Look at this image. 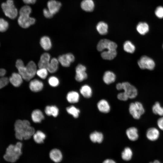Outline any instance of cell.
I'll return each mask as SVG.
<instances>
[{
    "instance_id": "6da1fadb",
    "label": "cell",
    "mask_w": 163,
    "mask_h": 163,
    "mask_svg": "<svg viewBox=\"0 0 163 163\" xmlns=\"http://www.w3.org/2000/svg\"><path fill=\"white\" fill-rule=\"evenodd\" d=\"M15 136L19 140L30 139L35 133L34 128L27 120H18L14 125Z\"/></svg>"
},
{
    "instance_id": "7a4b0ae2",
    "label": "cell",
    "mask_w": 163,
    "mask_h": 163,
    "mask_svg": "<svg viewBox=\"0 0 163 163\" xmlns=\"http://www.w3.org/2000/svg\"><path fill=\"white\" fill-rule=\"evenodd\" d=\"M22 144L18 142L15 145H10L7 148L4 158L11 162H16L22 154Z\"/></svg>"
},
{
    "instance_id": "3957f363",
    "label": "cell",
    "mask_w": 163,
    "mask_h": 163,
    "mask_svg": "<svg viewBox=\"0 0 163 163\" xmlns=\"http://www.w3.org/2000/svg\"><path fill=\"white\" fill-rule=\"evenodd\" d=\"M1 7L5 15L11 19L15 18L18 14V11L15 7L13 0H7L1 5Z\"/></svg>"
},
{
    "instance_id": "277c9868",
    "label": "cell",
    "mask_w": 163,
    "mask_h": 163,
    "mask_svg": "<svg viewBox=\"0 0 163 163\" xmlns=\"http://www.w3.org/2000/svg\"><path fill=\"white\" fill-rule=\"evenodd\" d=\"M116 88L119 90H123L124 92L129 98L133 99L138 94V91L136 87L127 82L118 83L116 85Z\"/></svg>"
},
{
    "instance_id": "5b68a950",
    "label": "cell",
    "mask_w": 163,
    "mask_h": 163,
    "mask_svg": "<svg viewBox=\"0 0 163 163\" xmlns=\"http://www.w3.org/2000/svg\"><path fill=\"white\" fill-rule=\"evenodd\" d=\"M129 111L130 114L135 119H139L145 110L142 104L136 101L130 103L129 107Z\"/></svg>"
},
{
    "instance_id": "8992f818",
    "label": "cell",
    "mask_w": 163,
    "mask_h": 163,
    "mask_svg": "<svg viewBox=\"0 0 163 163\" xmlns=\"http://www.w3.org/2000/svg\"><path fill=\"white\" fill-rule=\"evenodd\" d=\"M117 45L114 42L107 39L101 40L98 43L97 49L98 51L102 52L105 49L116 50Z\"/></svg>"
},
{
    "instance_id": "52a82bcc",
    "label": "cell",
    "mask_w": 163,
    "mask_h": 163,
    "mask_svg": "<svg viewBox=\"0 0 163 163\" xmlns=\"http://www.w3.org/2000/svg\"><path fill=\"white\" fill-rule=\"evenodd\" d=\"M139 67L142 69H147L153 70L155 68V63L151 58L145 56H142L138 62Z\"/></svg>"
},
{
    "instance_id": "ba28073f",
    "label": "cell",
    "mask_w": 163,
    "mask_h": 163,
    "mask_svg": "<svg viewBox=\"0 0 163 163\" xmlns=\"http://www.w3.org/2000/svg\"><path fill=\"white\" fill-rule=\"evenodd\" d=\"M19 26L23 28H27L34 24L35 19L27 15H19L18 20Z\"/></svg>"
},
{
    "instance_id": "9c48e42d",
    "label": "cell",
    "mask_w": 163,
    "mask_h": 163,
    "mask_svg": "<svg viewBox=\"0 0 163 163\" xmlns=\"http://www.w3.org/2000/svg\"><path fill=\"white\" fill-rule=\"evenodd\" d=\"M86 69L85 66L81 64H78L76 67L75 78L77 81L81 82L87 78L88 75L86 72Z\"/></svg>"
},
{
    "instance_id": "30bf717a",
    "label": "cell",
    "mask_w": 163,
    "mask_h": 163,
    "mask_svg": "<svg viewBox=\"0 0 163 163\" xmlns=\"http://www.w3.org/2000/svg\"><path fill=\"white\" fill-rule=\"evenodd\" d=\"M59 62L63 66L69 67L71 63L75 60L74 56L71 53H67L59 56L58 58Z\"/></svg>"
},
{
    "instance_id": "8fae6325",
    "label": "cell",
    "mask_w": 163,
    "mask_h": 163,
    "mask_svg": "<svg viewBox=\"0 0 163 163\" xmlns=\"http://www.w3.org/2000/svg\"><path fill=\"white\" fill-rule=\"evenodd\" d=\"M16 66L18 69V73L22 76L23 79L26 81H29L31 79L27 73L26 66L23 62L21 59H18L16 63Z\"/></svg>"
},
{
    "instance_id": "7c38bea8",
    "label": "cell",
    "mask_w": 163,
    "mask_h": 163,
    "mask_svg": "<svg viewBox=\"0 0 163 163\" xmlns=\"http://www.w3.org/2000/svg\"><path fill=\"white\" fill-rule=\"evenodd\" d=\"M61 4L60 2L55 0H50L47 3L48 9L53 15L59 11Z\"/></svg>"
},
{
    "instance_id": "4fadbf2b",
    "label": "cell",
    "mask_w": 163,
    "mask_h": 163,
    "mask_svg": "<svg viewBox=\"0 0 163 163\" xmlns=\"http://www.w3.org/2000/svg\"><path fill=\"white\" fill-rule=\"evenodd\" d=\"M160 133L159 130L155 127L150 128L147 131L146 136L147 139L151 141L157 140L159 138Z\"/></svg>"
},
{
    "instance_id": "5bb4252c",
    "label": "cell",
    "mask_w": 163,
    "mask_h": 163,
    "mask_svg": "<svg viewBox=\"0 0 163 163\" xmlns=\"http://www.w3.org/2000/svg\"><path fill=\"white\" fill-rule=\"evenodd\" d=\"M23 78L19 73H13L9 79V82L15 87H19L22 83Z\"/></svg>"
},
{
    "instance_id": "9a60e30c",
    "label": "cell",
    "mask_w": 163,
    "mask_h": 163,
    "mask_svg": "<svg viewBox=\"0 0 163 163\" xmlns=\"http://www.w3.org/2000/svg\"><path fill=\"white\" fill-rule=\"evenodd\" d=\"M43 86V82L37 79L31 80L30 82L29 87L30 90L34 92H38L41 91Z\"/></svg>"
},
{
    "instance_id": "2e32d148",
    "label": "cell",
    "mask_w": 163,
    "mask_h": 163,
    "mask_svg": "<svg viewBox=\"0 0 163 163\" xmlns=\"http://www.w3.org/2000/svg\"><path fill=\"white\" fill-rule=\"evenodd\" d=\"M49 156L51 159L56 163L60 162L62 158V155L61 152L57 149H52L50 152Z\"/></svg>"
},
{
    "instance_id": "e0dca14e",
    "label": "cell",
    "mask_w": 163,
    "mask_h": 163,
    "mask_svg": "<svg viewBox=\"0 0 163 163\" xmlns=\"http://www.w3.org/2000/svg\"><path fill=\"white\" fill-rule=\"evenodd\" d=\"M50 56L48 53H44L40 57L38 66L39 68H45L47 69L50 61Z\"/></svg>"
},
{
    "instance_id": "ac0fdd59",
    "label": "cell",
    "mask_w": 163,
    "mask_h": 163,
    "mask_svg": "<svg viewBox=\"0 0 163 163\" xmlns=\"http://www.w3.org/2000/svg\"><path fill=\"white\" fill-rule=\"evenodd\" d=\"M25 66L27 73L31 79L36 74V65L34 61H30Z\"/></svg>"
},
{
    "instance_id": "d6986e66",
    "label": "cell",
    "mask_w": 163,
    "mask_h": 163,
    "mask_svg": "<svg viewBox=\"0 0 163 163\" xmlns=\"http://www.w3.org/2000/svg\"><path fill=\"white\" fill-rule=\"evenodd\" d=\"M97 108L101 112L107 113L110 110V106L108 101L105 99L99 101L97 104Z\"/></svg>"
},
{
    "instance_id": "ffe728a7",
    "label": "cell",
    "mask_w": 163,
    "mask_h": 163,
    "mask_svg": "<svg viewBox=\"0 0 163 163\" xmlns=\"http://www.w3.org/2000/svg\"><path fill=\"white\" fill-rule=\"evenodd\" d=\"M126 134L128 138L132 141L136 140L139 138L138 129L134 127L127 129L126 131Z\"/></svg>"
},
{
    "instance_id": "44dd1931",
    "label": "cell",
    "mask_w": 163,
    "mask_h": 163,
    "mask_svg": "<svg viewBox=\"0 0 163 163\" xmlns=\"http://www.w3.org/2000/svg\"><path fill=\"white\" fill-rule=\"evenodd\" d=\"M82 8L87 12L92 11L94 7V4L92 0H83L81 4Z\"/></svg>"
},
{
    "instance_id": "7402d4cb",
    "label": "cell",
    "mask_w": 163,
    "mask_h": 163,
    "mask_svg": "<svg viewBox=\"0 0 163 163\" xmlns=\"http://www.w3.org/2000/svg\"><path fill=\"white\" fill-rule=\"evenodd\" d=\"M116 76L113 72L107 71L104 73L103 76V80L104 82L107 85L113 82L115 80Z\"/></svg>"
},
{
    "instance_id": "603a6c76",
    "label": "cell",
    "mask_w": 163,
    "mask_h": 163,
    "mask_svg": "<svg viewBox=\"0 0 163 163\" xmlns=\"http://www.w3.org/2000/svg\"><path fill=\"white\" fill-rule=\"evenodd\" d=\"M31 118L34 122L35 123H40L44 119V115L42 111L39 109H36L32 112Z\"/></svg>"
},
{
    "instance_id": "cb8c5ba5",
    "label": "cell",
    "mask_w": 163,
    "mask_h": 163,
    "mask_svg": "<svg viewBox=\"0 0 163 163\" xmlns=\"http://www.w3.org/2000/svg\"><path fill=\"white\" fill-rule=\"evenodd\" d=\"M117 55L116 50H107L103 51L101 54L102 58L106 60H110L115 57Z\"/></svg>"
},
{
    "instance_id": "d4e9b609",
    "label": "cell",
    "mask_w": 163,
    "mask_h": 163,
    "mask_svg": "<svg viewBox=\"0 0 163 163\" xmlns=\"http://www.w3.org/2000/svg\"><path fill=\"white\" fill-rule=\"evenodd\" d=\"M40 44L42 48L45 50H50L52 46V43L50 38L46 36L42 37L40 40Z\"/></svg>"
},
{
    "instance_id": "484cf974",
    "label": "cell",
    "mask_w": 163,
    "mask_h": 163,
    "mask_svg": "<svg viewBox=\"0 0 163 163\" xmlns=\"http://www.w3.org/2000/svg\"><path fill=\"white\" fill-rule=\"evenodd\" d=\"M89 138L93 142L101 143L103 140L104 137L101 133L94 131L91 133Z\"/></svg>"
},
{
    "instance_id": "4316f807",
    "label": "cell",
    "mask_w": 163,
    "mask_h": 163,
    "mask_svg": "<svg viewBox=\"0 0 163 163\" xmlns=\"http://www.w3.org/2000/svg\"><path fill=\"white\" fill-rule=\"evenodd\" d=\"M59 61L57 59L53 58L50 60L47 68L48 72L50 73L56 72L58 67Z\"/></svg>"
},
{
    "instance_id": "83f0119b",
    "label": "cell",
    "mask_w": 163,
    "mask_h": 163,
    "mask_svg": "<svg viewBox=\"0 0 163 163\" xmlns=\"http://www.w3.org/2000/svg\"><path fill=\"white\" fill-rule=\"evenodd\" d=\"M136 29L139 34L144 35L146 34L149 31V27L146 23L140 22L137 25Z\"/></svg>"
},
{
    "instance_id": "f1b7e54d",
    "label": "cell",
    "mask_w": 163,
    "mask_h": 163,
    "mask_svg": "<svg viewBox=\"0 0 163 163\" xmlns=\"http://www.w3.org/2000/svg\"><path fill=\"white\" fill-rule=\"evenodd\" d=\"M66 98L68 101L70 103H76L79 101V95L76 91H71L67 94Z\"/></svg>"
},
{
    "instance_id": "f546056e",
    "label": "cell",
    "mask_w": 163,
    "mask_h": 163,
    "mask_svg": "<svg viewBox=\"0 0 163 163\" xmlns=\"http://www.w3.org/2000/svg\"><path fill=\"white\" fill-rule=\"evenodd\" d=\"M80 91L82 95L86 98L90 97L92 95V89L88 85L82 86L80 89Z\"/></svg>"
},
{
    "instance_id": "4dcf8cb0",
    "label": "cell",
    "mask_w": 163,
    "mask_h": 163,
    "mask_svg": "<svg viewBox=\"0 0 163 163\" xmlns=\"http://www.w3.org/2000/svg\"><path fill=\"white\" fill-rule=\"evenodd\" d=\"M45 111L47 115L54 117H57L59 113L58 109L55 106H47L45 107Z\"/></svg>"
},
{
    "instance_id": "1f68e13d",
    "label": "cell",
    "mask_w": 163,
    "mask_h": 163,
    "mask_svg": "<svg viewBox=\"0 0 163 163\" xmlns=\"http://www.w3.org/2000/svg\"><path fill=\"white\" fill-rule=\"evenodd\" d=\"M96 29L99 33L102 35L106 34L108 32V26L105 22L100 21L97 24Z\"/></svg>"
},
{
    "instance_id": "d6a6232c",
    "label": "cell",
    "mask_w": 163,
    "mask_h": 163,
    "mask_svg": "<svg viewBox=\"0 0 163 163\" xmlns=\"http://www.w3.org/2000/svg\"><path fill=\"white\" fill-rule=\"evenodd\" d=\"M6 73L5 69H0V89L7 85L9 82V79L4 76Z\"/></svg>"
},
{
    "instance_id": "836d02e7",
    "label": "cell",
    "mask_w": 163,
    "mask_h": 163,
    "mask_svg": "<svg viewBox=\"0 0 163 163\" xmlns=\"http://www.w3.org/2000/svg\"><path fill=\"white\" fill-rule=\"evenodd\" d=\"M33 137L36 142L41 144L43 142L46 138V135L42 132L39 130L34 133L33 135Z\"/></svg>"
},
{
    "instance_id": "e575fe53",
    "label": "cell",
    "mask_w": 163,
    "mask_h": 163,
    "mask_svg": "<svg viewBox=\"0 0 163 163\" xmlns=\"http://www.w3.org/2000/svg\"><path fill=\"white\" fill-rule=\"evenodd\" d=\"M133 155V152L131 149L128 147H126L122 153V158L124 160H130Z\"/></svg>"
},
{
    "instance_id": "d590c367",
    "label": "cell",
    "mask_w": 163,
    "mask_h": 163,
    "mask_svg": "<svg viewBox=\"0 0 163 163\" xmlns=\"http://www.w3.org/2000/svg\"><path fill=\"white\" fill-rule=\"evenodd\" d=\"M123 48L125 51L131 53H133L135 50L134 45L129 41H126L124 42Z\"/></svg>"
},
{
    "instance_id": "8d00e7d4",
    "label": "cell",
    "mask_w": 163,
    "mask_h": 163,
    "mask_svg": "<svg viewBox=\"0 0 163 163\" xmlns=\"http://www.w3.org/2000/svg\"><path fill=\"white\" fill-rule=\"evenodd\" d=\"M153 112L155 114L163 116V107H161L159 102H156L152 107Z\"/></svg>"
},
{
    "instance_id": "74e56055",
    "label": "cell",
    "mask_w": 163,
    "mask_h": 163,
    "mask_svg": "<svg viewBox=\"0 0 163 163\" xmlns=\"http://www.w3.org/2000/svg\"><path fill=\"white\" fill-rule=\"evenodd\" d=\"M66 110L69 114L72 115L75 118L78 117L80 112L79 110L73 106L67 107Z\"/></svg>"
},
{
    "instance_id": "f35d334b",
    "label": "cell",
    "mask_w": 163,
    "mask_h": 163,
    "mask_svg": "<svg viewBox=\"0 0 163 163\" xmlns=\"http://www.w3.org/2000/svg\"><path fill=\"white\" fill-rule=\"evenodd\" d=\"M31 7L28 5H24L22 7L19 11V15H30L31 12Z\"/></svg>"
},
{
    "instance_id": "ab89813d",
    "label": "cell",
    "mask_w": 163,
    "mask_h": 163,
    "mask_svg": "<svg viewBox=\"0 0 163 163\" xmlns=\"http://www.w3.org/2000/svg\"><path fill=\"white\" fill-rule=\"evenodd\" d=\"M48 71L47 69L40 68L37 70L36 74L40 78L43 79L46 78L48 74Z\"/></svg>"
},
{
    "instance_id": "60d3db41",
    "label": "cell",
    "mask_w": 163,
    "mask_h": 163,
    "mask_svg": "<svg viewBox=\"0 0 163 163\" xmlns=\"http://www.w3.org/2000/svg\"><path fill=\"white\" fill-rule=\"evenodd\" d=\"M9 24L8 22L4 19L0 18V32H4L8 29Z\"/></svg>"
},
{
    "instance_id": "b9f144b4",
    "label": "cell",
    "mask_w": 163,
    "mask_h": 163,
    "mask_svg": "<svg viewBox=\"0 0 163 163\" xmlns=\"http://www.w3.org/2000/svg\"><path fill=\"white\" fill-rule=\"evenodd\" d=\"M48 82L49 85L53 87L57 86L59 84V81L58 79L54 76H51L49 78Z\"/></svg>"
},
{
    "instance_id": "7bdbcfd3",
    "label": "cell",
    "mask_w": 163,
    "mask_h": 163,
    "mask_svg": "<svg viewBox=\"0 0 163 163\" xmlns=\"http://www.w3.org/2000/svg\"><path fill=\"white\" fill-rule=\"evenodd\" d=\"M155 14L159 18H163V7L159 6L157 7L155 11Z\"/></svg>"
},
{
    "instance_id": "ee69618b",
    "label": "cell",
    "mask_w": 163,
    "mask_h": 163,
    "mask_svg": "<svg viewBox=\"0 0 163 163\" xmlns=\"http://www.w3.org/2000/svg\"><path fill=\"white\" fill-rule=\"evenodd\" d=\"M117 97L119 100L122 101H126L129 98L124 92L119 93L117 95Z\"/></svg>"
},
{
    "instance_id": "f6af8a7d",
    "label": "cell",
    "mask_w": 163,
    "mask_h": 163,
    "mask_svg": "<svg viewBox=\"0 0 163 163\" xmlns=\"http://www.w3.org/2000/svg\"><path fill=\"white\" fill-rule=\"evenodd\" d=\"M43 12L44 16L47 18H51L53 15V14L50 11L48 8L43 9Z\"/></svg>"
},
{
    "instance_id": "bcb514c9",
    "label": "cell",
    "mask_w": 163,
    "mask_h": 163,
    "mask_svg": "<svg viewBox=\"0 0 163 163\" xmlns=\"http://www.w3.org/2000/svg\"><path fill=\"white\" fill-rule=\"evenodd\" d=\"M157 124L159 129L163 130V117L159 118L158 120Z\"/></svg>"
},
{
    "instance_id": "7dc6e473",
    "label": "cell",
    "mask_w": 163,
    "mask_h": 163,
    "mask_svg": "<svg viewBox=\"0 0 163 163\" xmlns=\"http://www.w3.org/2000/svg\"><path fill=\"white\" fill-rule=\"evenodd\" d=\"M36 1V0H23L25 3L27 4H34Z\"/></svg>"
},
{
    "instance_id": "c3c4849f",
    "label": "cell",
    "mask_w": 163,
    "mask_h": 163,
    "mask_svg": "<svg viewBox=\"0 0 163 163\" xmlns=\"http://www.w3.org/2000/svg\"><path fill=\"white\" fill-rule=\"evenodd\" d=\"M103 163H116L113 160L110 159H107L104 161Z\"/></svg>"
},
{
    "instance_id": "681fc988",
    "label": "cell",
    "mask_w": 163,
    "mask_h": 163,
    "mask_svg": "<svg viewBox=\"0 0 163 163\" xmlns=\"http://www.w3.org/2000/svg\"><path fill=\"white\" fill-rule=\"evenodd\" d=\"M149 163H161L158 160H155L153 162H150Z\"/></svg>"
},
{
    "instance_id": "f907efd6",
    "label": "cell",
    "mask_w": 163,
    "mask_h": 163,
    "mask_svg": "<svg viewBox=\"0 0 163 163\" xmlns=\"http://www.w3.org/2000/svg\"></svg>"
}]
</instances>
